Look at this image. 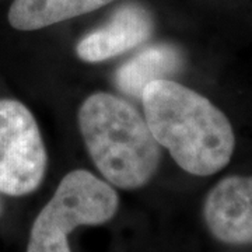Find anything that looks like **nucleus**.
<instances>
[{
    "label": "nucleus",
    "mask_w": 252,
    "mask_h": 252,
    "mask_svg": "<svg viewBox=\"0 0 252 252\" xmlns=\"http://www.w3.org/2000/svg\"><path fill=\"white\" fill-rule=\"evenodd\" d=\"M140 98L156 140L184 171L207 177L230 162L235 146L233 126L206 97L160 79L149 83Z\"/></svg>",
    "instance_id": "1"
},
{
    "label": "nucleus",
    "mask_w": 252,
    "mask_h": 252,
    "mask_svg": "<svg viewBox=\"0 0 252 252\" xmlns=\"http://www.w3.org/2000/svg\"><path fill=\"white\" fill-rule=\"evenodd\" d=\"M79 126L105 180L122 189L140 188L152 180L160 164V144L146 118L125 99L93 94L79 109Z\"/></svg>",
    "instance_id": "2"
},
{
    "label": "nucleus",
    "mask_w": 252,
    "mask_h": 252,
    "mask_svg": "<svg viewBox=\"0 0 252 252\" xmlns=\"http://www.w3.org/2000/svg\"><path fill=\"white\" fill-rule=\"evenodd\" d=\"M117 192L91 172L76 170L59 184L35 219L27 252H70L67 234L79 225H97L118 210Z\"/></svg>",
    "instance_id": "3"
},
{
    "label": "nucleus",
    "mask_w": 252,
    "mask_h": 252,
    "mask_svg": "<svg viewBox=\"0 0 252 252\" xmlns=\"http://www.w3.org/2000/svg\"><path fill=\"white\" fill-rule=\"evenodd\" d=\"M46 150L30 109L0 99V192L21 196L38 188L46 170Z\"/></svg>",
    "instance_id": "4"
},
{
    "label": "nucleus",
    "mask_w": 252,
    "mask_h": 252,
    "mask_svg": "<svg viewBox=\"0 0 252 252\" xmlns=\"http://www.w3.org/2000/svg\"><path fill=\"white\" fill-rule=\"evenodd\" d=\"M203 215L217 240L252 244V177L231 175L220 181L207 195Z\"/></svg>",
    "instance_id": "5"
},
{
    "label": "nucleus",
    "mask_w": 252,
    "mask_h": 252,
    "mask_svg": "<svg viewBox=\"0 0 252 252\" xmlns=\"http://www.w3.org/2000/svg\"><path fill=\"white\" fill-rule=\"evenodd\" d=\"M153 32V18L139 4H125L115 11L108 24L86 35L76 46L86 62H102L143 44Z\"/></svg>",
    "instance_id": "6"
},
{
    "label": "nucleus",
    "mask_w": 252,
    "mask_h": 252,
    "mask_svg": "<svg viewBox=\"0 0 252 252\" xmlns=\"http://www.w3.org/2000/svg\"><path fill=\"white\" fill-rule=\"evenodd\" d=\"M112 0H14L9 10L10 24L21 31L54 26L87 14Z\"/></svg>",
    "instance_id": "7"
},
{
    "label": "nucleus",
    "mask_w": 252,
    "mask_h": 252,
    "mask_svg": "<svg viewBox=\"0 0 252 252\" xmlns=\"http://www.w3.org/2000/svg\"><path fill=\"white\" fill-rule=\"evenodd\" d=\"M180 66L181 55L174 46H152L136 55L118 70L117 86L126 94L140 98L149 83L165 79L177 72Z\"/></svg>",
    "instance_id": "8"
}]
</instances>
